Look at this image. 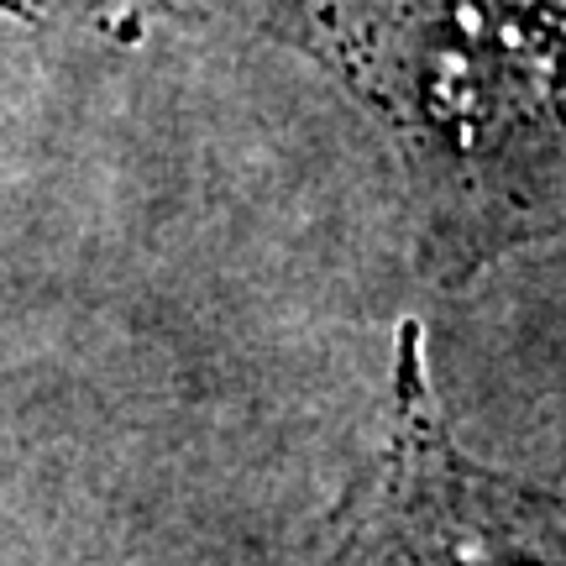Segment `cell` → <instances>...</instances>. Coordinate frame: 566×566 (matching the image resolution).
Returning a JSON list of instances; mask_svg holds the SVG:
<instances>
[{"mask_svg":"<svg viewBox=\"0 0 566 566\" xmlns=\"http://www.w3.org/2000/svg\"><path fill=\"white\" fill-rule=\"evenodd\" d=\"M325 566H566V499L493 478L446 441L415 325L399 342L388 446Z\"/></svg>","mask_w":566,"mask_h":566,"instance_id":"1","label":"cell"}]
</instances>
